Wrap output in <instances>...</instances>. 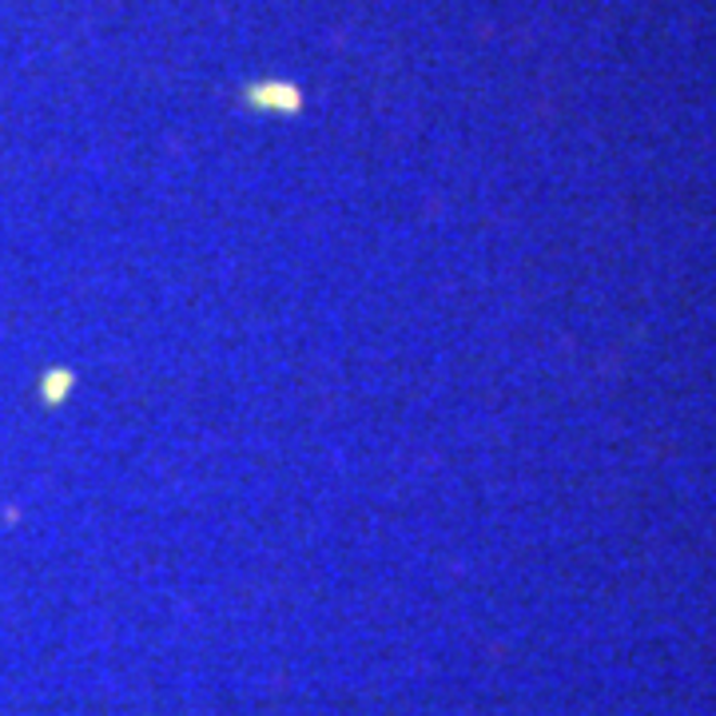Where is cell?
I'll use <instances>...</instances> for the list:
<instances>
[{"instance_id": "1", "label": "cell", "mask_w": 716, "mask_h": 716, "mask_svg": "<svg viewBox=\"0 0 716 716\" xmlns=\"http://www.w3.org/2000/svg\"><path fill=\"white\" fill-rule=\"evenodd\" d=\"M247 104L255 112H274V116H291L303 107V92H298L295 84L286 80H255L247 88Z\"/></svg>"}, {"instance_id": "2", "label": "cell", "mask_w": 716, "mask_h": 716, "mask_svg": "<svg viewBox=\"0 0 716 716\" xmlns=\"http://www.w3.org/2000/svg\"><path fill=\"white\" fill-rule=\"evenodd\" d=\"M72 386H76V374H72L68 367H52L44 379H40V398H44L48 406H60L72 394Z\"/></svg>"}]
</instances>
